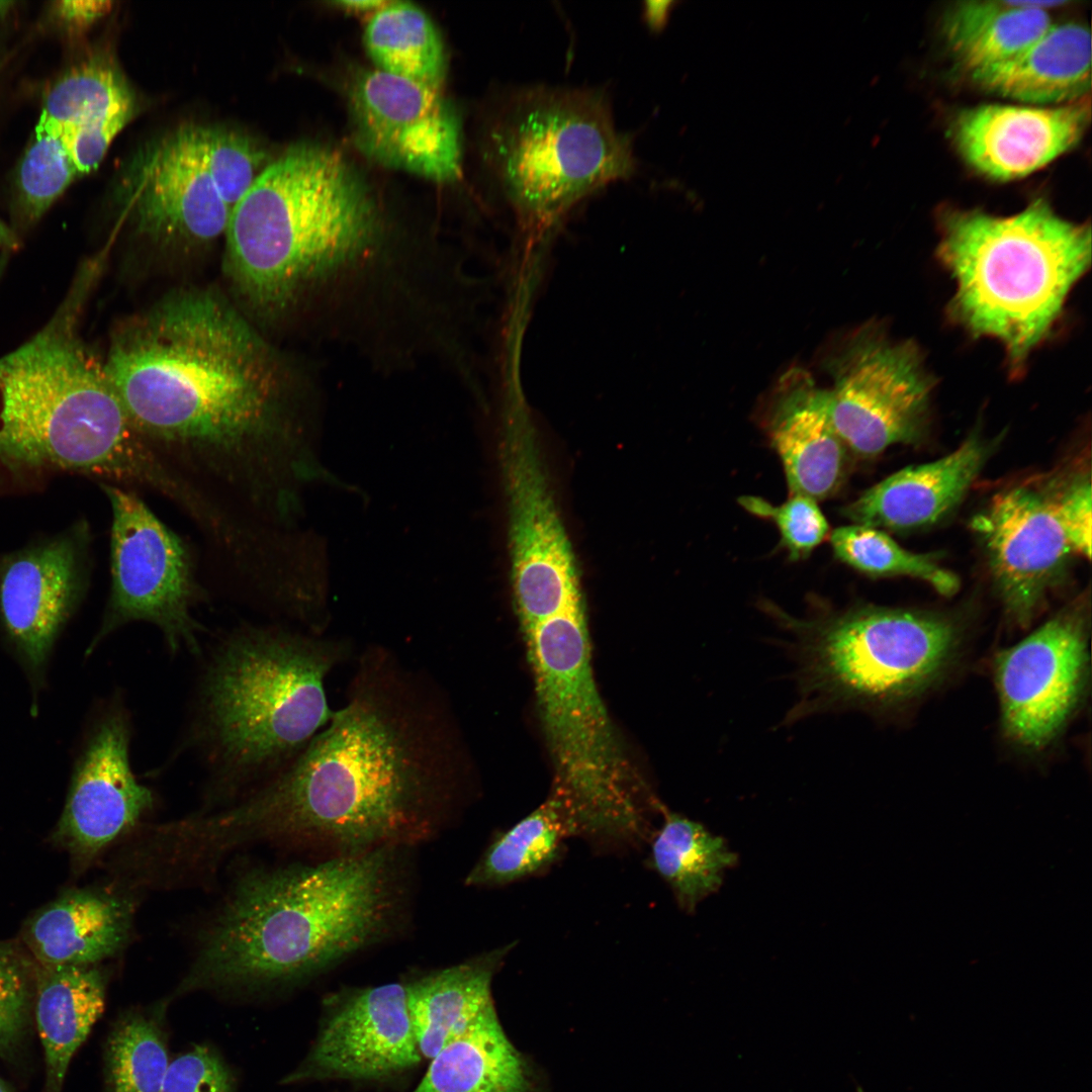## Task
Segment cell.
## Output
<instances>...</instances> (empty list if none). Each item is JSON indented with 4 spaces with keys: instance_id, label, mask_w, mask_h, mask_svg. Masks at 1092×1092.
<instances>
[{
    "instance_id": "cell-37",
    "label": "cell",
    "mask_w": 1092,
    "mask_h": 1092,
    "mask_svg": "<svg viewBox=\"0 0 1092 1092\" xmlns=\"http://www.w3.org/2000/svg\"><path fill=\"white\" fill-rule=\"evenodd\" d=\"M206 170L233 210L261 172L266 153L249 136L218 126H194Z\"/></svg>"
},
{
    "instance_id": "cell-13",
    "label": "cell",
    "mask_w": 1092,
    "mask_h": 1092,
    "mask_svg": "<svg viewBox=\"0 0 1092 1092\" xmlns=\"http://www.w3.org/2000/svg\"><path fill=\"white\" fill-rule=\"evenodd\" d=\"M1089 602L1081 597L997 654L1001 725L1020 749L1049 747L1080 704L1089 675Z\"/></svg>"
},
{
    "instance_id": "cell-36",
    "label": "cell",
    "mask_w": 1092,
    "mask_h": 1092,
    "mask_svg": "<svg viewBox=\"0 0 1092 1092\" xmlns=\"http://www.w3.org/2000/svg\"><path fill=\"white\" fill-rule=\"evenodd\" d=\"M78 176L65 134L39 118L18 169L22 220H38Z\"/></svg>"
},
{
    "instance_id": "cell-20",
    "label": "cell",
    "mask_w": 1092,
    "mask_h": 1092,
    "mask_svg": "<svg viewBox=\"0 0 1092 1092\" xmlns=\"http://www.w3.org/2000/svg\"><path fill=\"white\" fill-rule=\"evenodd\" d=\"M85 533L0 557V622L33 682L84 592Z\"/></svg>"
},
{
    "instance_id": "cell-42",
    "label": "cell",
    "mask_w": 1092,
    "mask_h": 1092,
    "mask_svg": "<svg viewBox=\"0 0 1092 1092\" xmlns=\"http://www.w3.org/2000/svg\"><path fill=\"white\" fill-rule=\"evenodd\" d=\"M135 107L123 109L101 120L82 125L65 135L79 176L95 170L114 136L132 118Z\"/></svg>"
},
{
    "instance_id": "cell-38",
    "label": "cell",
    "mask_w": 1092,
    "mask_h": 1092,
    "mask_svg": "<svg viewBox=\"0 0 1092 1092\" xmlns=\"http://www.w3.org/2000/svg\"><path fill=\"white\" fill-rule=\"evenodd\" d=\"M738 503L750 514L775 523L792 560L807 557L829 535L825 516L809 496L790 494L780 506L751 495L741 496Z\"/></svg>"
},
{
    "instance_id": "cell-4",
    "label": "cell",
    "mask_w": 1092,
    "mask_h": 1092,
    "mask_svg": "<svg viewBox=\"0 0 1092 1092\" xmlns=\"http://www.w3.org/2000/svg\"><path fill=\"white\" fill-rule=\"evenodd\" d=\"M228 275L254 311L275 316L374 267L389 243L378 203L339 152L287 149L233 208Z\"/></svg>"
},
{
    "instance_id": "cell-28",
    "label": "cell",
    "mask_w": 1092,
    "mask_h": 1092,
    "mask_svg": "<svg viewBox=\"0 0 1092 1092\" xmlns=\"http://www.w3.org/2000/svg\"><path fill=\"white\" fill-rule=\"evenodd\" d=\"M1066 1L970 0L954 3L942 20L944 40L970 73L1027 48L1053 24L1048 8Z\"/></svg>"
},
{
    "instance_id": "cell-32",
    "label": "cell",
    "mask_w": 1092,
    "mask_h": 1092,
    "mask_svg": "<svg viewBox=\"0 0 1092 1092\" xmlns=\"http://www.w3.org/2000/svg\"><path fill=\"white\" fill-rule=\"evenodd\" d=\"M364 40L378 70L437 90L444 81L441 37L428 15L414 4L386 2L368 21Z\"/></svg>"
},
{
    "instance_id": "cell-5",
    "label": "cell",
    "mask_w": 1092,
    "mask_h": 1092,
    "mask_svg": "<svg viewBox=\"0 0 1092 1092\" xmlns=\"http://www.w3.org/2000/svg\"><path fill=\"white\" fill-rule=\"evenodd\" d=\"M346 647L314 633L244 623L204 657L184 745L206 771L203 807L220 808L286 765L333 716L326 678Z\"/></svg>"
},
{
    "instance_id": "cell-7",
    "label": "cell",
    "mask_w": 1092,
    "mask_h": 1092,
    "mask_svg": "<svg viewBox=\"0 0 1092 1092\" xmlns=\"http://www.w3.org/2000/svg\"><path fill=\"white\" fill-rule=\"evenodd\" d=\"M937 253L956 282L953 320L998 340L1019 373L1090 267L1091 228L1062 217L1041 197L1008 216L947 209Z\"/></svg>"
},
{
    "instance_id": "cell-16",
    "label": "cell",
    "mask_w": 1092,
    "mask_h": 1092,
    "mask_svg": "<svg viewBox=\"0 0 1092 1092\" xmlns=\"http://www.w3.org/2000/svg\"><path fill=\"white\" fill-rule=\"evenodd\" d=\"M1006 614L1030 623L1073 552L1058 519L1052 477L995 494L972 522Z\"/></svg>"
},
{
    "instance_id": "cell-25",
    "label": "cell",
    "mask_w": 1092,
    "mask_h": 1092,
    "mask_svg": "<svg viewBox=\"0 0 1092 1092\" xmlns=\"http://www.w3.org/2000/svg\"><path fill=\"white\" fill-rule=\"evenodd\" d=\"M988 92L1033 104L1058 105L1091 88V33L1078 22L1052 24L1017 55L971 73Z\"/></svg>"
},
{
    "instance_id": "cell-30",
    "label": "cell",
    "mask_w": 1092,
    "mask_h": 1092,
    "mask_svg": "<svg viewBox=\"0 0 1092 1092\" xmlns=\"http://www.w3.org/2000/svg\"><path fill=\"white\" fill-rule=\"evenodd\" d=\"M573 835L568 810L553 794L485 849L465 883L496 887L541 874L559 859L564 840Z\"/></svg>"
},
{
    "instance_id": "cell-22",
    "label": "cell",
    "mask_w": 1092,
    "mask_h": 1092,
    "mask_svg": "<svg viewBox=\"0 0 1092 1092\" xmlns=\"http://www.w3.org/2000/svg\"><path fill=\"white\" fill-rule=\"evenodd\" d=\"M767 429L790 494L818 502L836 493L851 454L831 420L827 389L819 387L809 372L794 368L780 379Z\"/></svg>"
},
{
    "instance_id": "cell-31",
    "label": "cell",
    "mask_w": 1092,
    "mask_h": 1092,
    "mask_svg": "<svg viewBox=\"0 0 1092 1092\" xmlns=\"http://www.w3.org/2000/svg\"><path fill=\"white\" fill-rule=\"evenodd\" d=\"M650 852L651 866L690 912L720 887L724 872L737 859L722 837L673 812L664 813Z\"/></svg>"
},
{
    "instance_id": "cell-45",
    "label": "cell",
    "mask_w": 1092,
    "mask_h": 1092,
    "mask_svg": "<svg viewBox=\"0 0 1092 1092\" xmlns=\"http://www.w3.org/2000/svg\"><path fill=\"white\" fill-rule=\"evenodd\" d=\"M19 244L20 241L17 234L0 219V248L16 250L19 247Z\"/></svg>"
},
{
    "instance_id": "cell-21",
    "label": "cell",
    "mask_w": 1092,
    "mask_h": 1092,
    "mask_svg": "<svg viewBox=\"0 0 1092 1092\" xmlns=\"http://www.w3.org/2000/svg\"><path fill=\"white\" fill-rule=\"evenodd\" d=\"M1090 118L1087 96L1052 106L981 104L954 116L951 136L973 169L1007 181L1029 175L1074 148Z\"/></svg>"
},
{
    "instance_id": "cell-44",
    "label": "cell",
    "mask_w": 1092,
    "mask_h": 1092,
    "mask_svg": "<svg viewBox=\"0 0 1092 1092\" xmlns=\"http://www.w3.org/2000/svg\"><path fill=\"white\" fill-rule=\"evenodd\" d=\"M342 8L356 11L378 10L386 1L377 0H343L335 2Z\"/></svg>"
},
{
    "instance_id": "cell-9",
    "label": "cell",
    "mask_w": 1092,
    "mask_h": 1092,
    "mask_svg": "<svg viewBox=\"0 0 1092 1092\" xmlns=\"http://www.w3.org/2000/svg\"><path fill=\"white\" fill-rule=\"evenodd\" d=\"M794 635L801 701L797 719L841 708L882 709L919 696L954 662L963 630L948 616L857 606L809 619L781 614Z\"/></svg>"
},
{
    "instance_id": "cell-33",
    "label": "cell",
    "mask_w": 1092,
    "mask_h": 1092,
    "mask_svg": "<svg viewBox=\"0 0 1092 1092\" xmlns=\"http://www.w3.org/2000/svg\"><path fill=\"white\" fill-rule=\"evenodd\" d=\"M135 105L118 68L96 56L72 66L52 85L39 118L67 134Z\"/></svg>"
},
{
    "instance_id": "cell-2",
    "label": "cell",
    "mask_w": 1092,
    "mask_h": 1092,
    "mask_svg": "<svg viewBox=\"0 0 1092 1092\" xmlns=\"http://www.w3.org/2000/svg\"><path fill=\"white\" fill-rule=\"evenodd\" d=\"M103 367L160 465L223 522L265 530L284 495L286 378L243 314L176 291L114 334Z\"/></svg>"
},
{
    "instance_id": "cell-39",
    "label": "cell",
    "mask_w": 1092,
    "mask_h": 1092,
    "mask_svg": "<svg viewBox=\"0 0 1092 1092\" xmlns=\"http://www.w3.org/2000/svg\"><path fill=\"white\" fill-rule=\"evenodd\" d=\"M32 969L11 944L0 942V1057H13L27 1034Z\"/></svg>"
},
{
    "instance_id": "cell-6",
    "label": "cell",
    "mask_w": 1092,
    "mask_h": 1092,
    "mask_svg": "<svg viewBox=\"0 0 1092 1092\" xmlns=\"http://www.w3.org/2000/svg\"><path fill=\"white\" fill-rule=\"evenodd\" d=\"M96 270L83 266L49 323L0 357V462L102 477L173 502L179 484L143 442L78 333Z\"/></svg>"
},
{
    "instance_id": "cell-46",
    "label": "cell",
    "mask_w": 1092,
    "mask_h": 1092,
    "mask_svg": "<svg viewBox=\"0 0 1092 1092\" xmlns=\"http://www.w3.org/2000/svg\"><path fill=\"white\" fill-rule=\"evenodd\" d=\"M14 4L13 1H0V16L6 14Z\"/></svg>"
},
{
    "instance_id": "cell-12",
    "label": "cell",
    "mask_w": 1092,
    "mask_h": 1092,
    "mask_svg": "<svg viewBox=\"0 0 1092 1092\" xmlns=\"http://www.w3.org/2000/svg\"><path fill=\"white\" fill-rule=\"evenodd\" d=\"M833 425L848 449L872 458L897 444L922 439L934 380L912 341H895L878 324L846 335L826 356Z\"/></svg>"
},
{
    "instance_id": "cell-17",
    "label": "cell",
    "mask_w": 1092,
    "mask_h": 1092,
    "mask_svg": "<svg viewBox=\"0 0 1092 1092\" xmlns=\"http://www.w3.org/2000/svg\"><path fill=\"white\" fill-rule=\"evenodd\" d=\"M132 725L120 697L93 722L71 779L57 838L89 861L152 811L153 792L139 783L130 762Z\"/></svg>"
},
{
    "instance_id": "cell-15",
    "label": "cell",
    "mask_w": 1092,
    "mask_h": 1092,
    "mask_svg": "<svg viewBox=\"0 0 1092 1092\" xmlns=\"http://www.w3.org/2000/svg\"><path fill=\"white\" fill-rule=\"evenodd\" d=\"M354 134L372 160L449 182L461 174V127L437 89L380 71L360 73L350 90Z\"/></svg>"
},
{
    "instance_id": "cell-8",
    "label": "cell",
    "mask_w": 1092,
    "mask_h": 1092,
    "mask_svg": "<svg viewBox=\"0 0 1092 1092\" xmlns=\"http://www.w3.org/2000/svg\"><path fill=\"white\" fill-rule=\"evenodd\" d=\"M524 631L558 772L555 794L575 834L610 844L638 841L645 829L638 786L594 680L582 603Z\"/></svg>"
},
{
    "instance_id": "cell-40",
    "label": "cell",
    "mask_w": 1092,
    "mask_h": 1092,
    "mask_svg": "<svg viewBox=\"0 0 1092 1092\" xmlns=\"http://www.w3.org/2000/svg\"><path fill=\"white\" fill-rule=\"evenodd\" d=\"M161 1092H237V1088L222 1058L207 1045H196L170 1063Z\"/></svg>"
},
{
    "instance_id": "cell-10",
    "label": "cell",
    "mask_w": 1092,
    "mask_h": 1092,
    "mask_svg": "<svg viewBox=\"0 0 1092 1092\" xmlns=\"http://www.w3.org/2000/svg\"><path fill=\"white\" fill-rule=\"evenodd\" d=\"M492 156L510 204L528 226L545 228L578 201L634 170L630 142L598 93L518 91L492 134Z\"/></svg>"
},
{
    "instance_id": "cell-11",
    "label": "cell",
    "mask_w": 1092,
    "mask_h": 1092,
    "mask_svg": "<svg viewBox=\"0 0 1092 1092\" xmlns=\"http://www.w3.org/2000/svg\"><path fill=\"white\" fill-rule=\"evenodd\" d=\"M112 513L111 585L91 653L108 635L134 622L161 632L171 655H200L202 625L193 610L203 599L187 544L165 525L134 490L104 483Z\"/></svg>"
},
{
    "instance_id": "cell-23",
    "label": "cell",
    "mask_w": 1092,
    "mask_h": 1092,
    "mask_svg": "<svg viewBox=\"0 0 1092 1092\" xmlns=\"http://www.w3.org/2000/svg\"><path fill=\"white\" fill-rule=\"evenodd\" d=\"M996 446L995 439L973 433L950 454L905 467L873 485L842 514L854 524L880 530L932 525L962 502Z\"/></svg>"
},
{
    "instance_id": "cell-19",
    "label": "cell",
    "mask_w": 1092,
    "mask_h": 1092,
    "mask_svg": "<svg viewBox=\"0 0 1092 1092\" xmlns=\"http://www.w3.org/2000/svg\"><path fill=\"white\" fill-rule=\"evenodd\" d=\"M326 1005L315 1042L285 1083L381 1079L412 1069L423 1059L405 984L350 989L332 996Z\"/></svg>"
},
{
    "instance_id": "cell-41",
    "label": "cell",
    "mask_w": 1092,
    "mask_h": 1092,
    "mask_svg": "<svg viewBox=\"0 0 1092 1092\" xmlns=\"http://www.w3.org/2000/svg\"><path fill=\"white\" fill-rule=\"evenodd\" d=\"M1058 519L1074 553L1091 555L1092 499L1090 474L1052 476Z\"/></svg>"
},
{
    "instance_id": "cell-29",
    "label": "cell",
    "mask_w": 1092,
    "mask_h": 1092,
    "mask_svg": "<svg viewBox=\"0 0 1092 1092\" xmlns=\"http://www.w3.org/2000/svg\"><path fill=\"white\" fill-rule=\"evenodd\" d=\"M413 1092H531L528 1067L494 1005L430 1060Z\"/></svg>"
},
{
    "instance_id": "cell-3",
    "label": "cell",
    "mask_w": 1092,
    "mask_h": 1092,
    "mask_svg": "<svg viewBox=\"0 0 1092 1092\" xmlns=\"http://www.w3.org/2000/svg\"><path fill=\"white\" fill-rule=\"evenodd\" d=\"M392 848L243 875L203 931L179 993L296 982L371 944L394 909Z\"/></svg>"
},
{
    "instance_id": "cell-47",
    "label": "cell",
    "mask_w": 1092,
    "mask_h": 1092,
    "mask_svg": "<svg viewBox=\"0 0 1092 1092\" xmlns=\"http://www.w3.org/2000/svg\"><path fill=\"white\" fill-rule=\"evenodd\" d=\"M0 1092H13L9 1085L0 1077Z\"/></svg>"
},
{
    "instance_id": "cell-14",
    "label": "cell",
    "mask_w": 1092,
    "mask_h": 1092,
    "mask_svg": "<svg viewBox=\"0 0 1092 1092\" xmlns=\"http://www.w3.org/2000/svg\"><path fill=\"white\" fill-rule=\"evenodd\" d=\"M505 453L513 586L527 629L582 601L570 541L532 430L512 428Z\"/></svg>"
},
{
    "instance_id": "cell-26",
    "label": "cell",
    "mask_w": 1092,
    "mask_h": 1092,
    "mask_svg": "<svg viewBox=\"0 0 1092 1092\" xmlns=\"http://www.w3.org/2000/svg\"><path fill=\"white\" fill-rule=\"evenodd\" d=\"M34 986L44 1092H62L71 1060L104 1010L105 977L96 965L39 966Z\"/></svg>"
},
{
    "instance_id": "cell-48",
    "label": "cell",
    "mask_w": 1092,
    "mask_h": 1092,
    "mask_svg": "<svg viewBox=\"0 0 1092 1092\" xmlns=\"http://www.w3.org/2000/svg\"><path fill=\"white\" fill-rule=\"evenodd\" d=\"M856 1092H863L860 1087H857Z\"/></svg>"
},
{
    "instance_id": "cell-34",
    "label": "cell",
    "mask_w": 1092,
    "mask_h": 1092,
    "mask_svg": "<svg viewBox=\"0 0 1092 1092\" xmlns=\"http://www.w3.org/2000/svg\"><path fill=\"white\" fill-rule=\"evenodd\" d=\"M834 555L848 566L872 576H909L950 597L960 588L956 573L940 566L931 554L900 546L878 528L853 524L834 529L829 537Z\"/></svg>"
},
{
    "instance_id": "cell-24",
    "label": "cell",
    "mask_w": 1092,
    "mask_h": 1092,
    "mask_svg": "<svg viewBox=\"0 0 1092 1092\" xmlns=\"http://www.w3.org/2000/svg\"><path fill=\"white\" fill-rule=\"evenodd\" d=\"M131 891H69L27 922L24 940L39 966L96 965L129 938Z\"/></svg>"
},
{
    "instance_id": "cell-18",
    "label": "cell",
    "mask_w": 1092,
    "mask_h": 1092,
    "mask_svg": "<svg viewBox=\"0 0 1092 1092\" xmlns=\"http://www.w3.org/2000/svg\"><path fill=\"white\" fill-rule=\"evenodd\" d=\"M120 196L138 231L159 243H209L224 235L232 213L206 170L194 126L143 147L126 168Z\"/></svg>"
},
{
    "instance_id": "cell-1",
    "label": "cell",
    "mask_w": 1092,
    "mask_h": 1092,
    "mask_svg": "<svg viewBox=\"0 0 1092 1092\" xmlns=\"http://www.w3.org/2000/svg\"><path fill=\"white\" fill-rule=\"evenodd\" d=\"M463 770L445 700L387 651L371 649L327 725L263 783L197 814L190 839L213 864L260 841L337 854L395 847L431 832Z\"/></svg>"
},
{
    "instance_id": "cell-35",
    "label": "cell",
    "mask_w": 1092,
    "mask_h": 1092,
    "mask_svg": "<svg viewBox=\"0 0 1092 1092\" xmlns=\"http://www.w3.org/2000/svg\"><path fill=\"white\" fill-rule=\"evenodd\" d=\"M109 1092H161L170 1060L154 1011H129L114 1024L105 1051Z\"/></svg>"
},
{
    "instance_id": "cell-27",
    "label": "cell",
    "mask_w": 1092,
    "mask_h": 1092,
    "mask_svg": "<svg viewBox=\"0 0 1092 1092\" xmlns=\"http://www.w3.org/2000/svg\"><path fill=\"white\" fill-rule=\"evenodd\" d=\"M512 947H498L405 984L408 1014L423 1058L431 1060L493 1006L492 977Z\"/></svg>"
},
{
    "instance_id": "cell-43",
    "label": "cell",
    "mask_w": 1092,
    "mask_h": 1092,
    "mask_svg": "<svg viewBox=\"0 0 1092 1092\" xmlns=\"http://www.w3.org/2000/svg\"><path fill=\"white\" fill-rule=\"evenodd\" d=\"M111 4L101 0H62L54 3L53 12L64 25L80 30L106 14Z\"/></svg>"
}]
</instances>
